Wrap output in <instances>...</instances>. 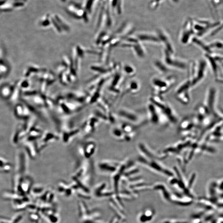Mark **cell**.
<instances>
[{"label":"cell","mask_w":223,"mask_h":223,"mask_svg":"<svg viewBox=\"0 0 223 223\" xmlns=\"http://www.w3.org/2000/svg\"><path fill=\"white\" fill-rule=\"evenodd\" d=\"M154 213L153 210L150 209H146L143 212L142 215H140V221L141 223H146L151 221L153 218Z\"/></svg>","instance_id":"30bf717a"},{"label":"cell","mask_w":223,"mask_h":223,"mask_svg":"<svg viewBox=\"0 0 223 223\" xmlns=\"http://www.w3.org/2000/svg\"><path fill=\"white\" fill-rule=\"evenodd\" d=\"M157 36L160 39L161 44H163L165 45V49L171 54H174L175 52L174 47L167 34L163 31H158Z\"/></svg>","instance_id":"ba28073f"},{"label":"cell","mask_w":223,"mask_h":223,"mask_svg":"<svg viewBox=\"0 0 223 223\" xmlns=\"http://www.w3.org/2000/svg\"><path fill=\"white\" fill-rule=\"evenodd\" d=\"M209 47L212 50V51L213 52V49H220L222 48L223 44L222 42H221L220 41H215L211 43H209Z\"/></svg>","instance_id":"4fadbf2b"},{"label":"cell","mask_w":223,"mask_h":223,"mask_svg":"<svg viewBox=\"0 0 223 223\" xmlns=\"http://www.w3.org/2000/svg\"><path fill=\"white\" fill-rule=\"evenodd\" d=\"M220 54L213 53L211 54H205L206 60L207 64H209L214 76L217 81L219 82H222V78L221 77L220 64L222 63V56Z\"/></svg>","instance_id":"3957f363"},{"label":"cell","mask_w":223,"mask_h":223,"mask_svg":"<svg viewBox=\"0 0 223 223\" xmlns=\"http://www.w3.org/2000/svg\"><path fill=\"white\" fill-rule=\"evenodd\" d=\"M139 38L141 41L154 44H161L160 39L157 35L150 34H144L140 35Z\"/></svg>","instance_id":"9c48e42d"},{"label":"cell","mask_w":223,"mask_h":223,"mask_svg":"<svg viewBox=\"0 0 223 223\" xmlns=\"http://www.w3.org/2000/svg\"><path fill=\"white\" fill-rule=\"evenodd\" d=\"M17 155V170L20 172L24 173L27 168V162L25 152L20 150Z\"/></svg>","instance_id":"52a82bcc"},{"label":"cell","mask_w":223,"mask_h":223,"mask_svg":"<svg viewBox=\"0 0 223 223\" xmlns=\"http://www.w3.org/2000/svg\"><path fill=\"white\" fill-rule=\"evenodd\" d=\"M175 78L169 76L166 78L154 77L152 80V84L155 91V94L158 96L167 93L175 84Z\"/></svg>","instance_id":"7a4b0ae2"},{"label":"cell","mask_w":223,"mask_h":223,"mask_svg":"<svg viewBox=\"0 0 223 223\" xmlns=\"http://www.w3.org/2000/svg\"><path fill=\"white\" fill-rule=\"evenodd\" d=\"M155 65L156 68L161 73L166 74L168 73L170 70L169 67L163 62L160 60L155 61Z\"/></svg>","instance_id":"8fae6325"},{"label":"cell","mask_w":223,"mask_h":223,"mask_svg":"<svg viewBox=\"0 0 223 223\" xmlns=\"http://www.w3.org/2000/svg\"><path fill=\"white\" fill-rule=\"evenodd\" d=\"M195 33L193 28V23L191 21H187L183 27L181 36V42L183 44L186 45L192 41Z\"/></svg>","instance_id":"8992f818"},{"label":"cell","mask_w":223,"mask_h":223,"mask_svg":"<svg viewBox=\"0 0 223 223\" xmlns=\"http://www.w3.org/2000/svg\"><path fill=\"white\" fill-rule=\"evenodd\" d=\"M207 65L206 60H199L191 64L187 79L192 87L197 86L204 79L206 75Z\"/></svg>","instance_id":"6da1fadb"},{"label":"cell","mask_w":223,"mask_h":223,"mask_svg":"<svg viewBox=\"0 0 223 223\" xmlns=\"http://www.w3.org/2000/svg\"><path fill=\"white\" fill-rule=\"evenodd\" d=\"M164 63L169 67H174L181 70L186 69L187 67V63L179 59L174 56L166 50H164Z\"/></svg>","instance_id":"5b68a950"},{"label":"cell","mask_w":223,"mask_h":223,"mask_svg":"<svg viewBox=\"0 0 223 223\" xmlns=\"http://www.w3.org/2000/svg\"><path fill=\"white\" fill-rule=\"evenodd\" d=\"M191 88V86L188 79L182 83L176 90L175 95L176 99L183 104H188L190 100V90Z\"/></svg>","instance_id":"277c9868"},{"label":"cell","mask_w":223,"mask_h":223,"mask_svg":"<svg viewBox=\"0 0 223 223\" xmlns=\"http://www.w3.org/2000/svg\"><path fill=\"white\" fill-rule=\"evenodd\" d=\"M12 165L5 159L0 157V170L9 172L12 169Z\"/></svg>","instance_id":"7c38bea8"}]
</instances>
